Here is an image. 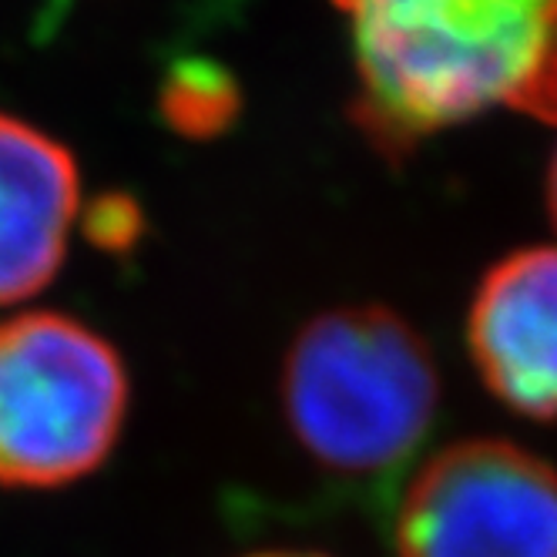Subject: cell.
Here are the masks:
<instances>
[{"label":"cell","instance_id":"obj_9","mask_svg":"<svg viewBox=\"0 0 557 557\" xmlns=\"http://www.w3.org/2000/svg\"><path fill=\"white\" fill-rule=\"evenodd\" d=\"M544 195H547V215L557 228V148L550 154V165H547V185H544Z\"/></svg>","mask_w":557,"mask_h":557},{"label":"cell","instance_id":"obj_7","mask_svg":"<svg viewBox=\"0 0 557 557\" xmlns=\"http://www.w3.org/2000/svg\"><path fill=\"white\" fill-rule=\"evenodd\" d=\"M243 108L238 82L206 58H185L178 61L162 82L158 91V111L185 138H212L228 132Z\"/></svg>","mask_w":557,"mask_h":557},{"label":"cell","instance_id":"obj_1","mask_svg":"<svg viewBox=\"0 0 557 557\" xmlns=\"http://www.w3.org/2000/svg\"><path fill=\"white\" fill-rule=\"evenodd\" d=\"M352 114L386 154L487 111L557 125V0H333Z\"/></svg>","mask_w":557,"mask_h":557},{"label":"cell","instance_id":"obj_6","mask_svg":"<svg viewBox=\"0 0 557 557\" xmlns=\"http://www.w3.org/2000/svg\"><path fill=\"white\" fill-rule=\"evenodd\" d=\"M77 215L74 154L0 111V306L37 296L58 275Z\"/></svg>","mask_w":557,"mask_h":557},{"label":"cell","instance_id":"obj_8","mask_svg":"<svg viewBox=\"0 0 557 557\" xmlns=\"http://www.w3.org/2000/svg\"><path fill=\"white\" fill-rule=\"evenodd\" d=\"M85 232L95 246L108 252H125L141 235V209L128 195H108L85 212Z\"/></svg>","mask_w":557,"mask_h":557},{"label":"cell","instance_id":"obj_2","mask_svg":"<svg viewBox=\"0 0 557 557\" xmlns=\"http://www.w3.org/2000/svg\"><path fill=\"white\" fill-rule=\"evenodd\" d=\"M278 407L323 476L380 491L426 444L441 410V370L404 315L376 302L336 306L293 336Z\"/></svg>","mask_w":557,"mask_h":557},{"label":"cell","instance_id":"obj_5","mask_svg":"<svg viewBox=\"0 0 557 557\" xmlns=\"http://www.w3.org/2000/svg\"><path fill=\"white\" fill-rule=\"evenodd\" d=\"M476 376L528 420H557V246L517 249L494 262L467 312Z\"/></svg>","mask_w":557,"mask_h":557},{"label":"cell","instance_id":"obj_3","mask_svg":"<svg viewBox=\"0 0 557 557\" xmlns=\"http://www.w3.org/2000/svg\"><path fill=\"white\" fill-rule=\"evenodd\" d=\"M132 404L122 352L64 312L0 320V487L58 491L117 447Z\"/></svg>","mask_w":557,"mask_h":557},{"label":"cell","instance_id":"obj_4","mask_svg":"<svg viewBox=\"0 0 557 557\" xmlns=\"http://www.w3.org/2000/svg\"><path fill=\"white\" fill-rule=\"evenodd\" d=\"M400 557H557V467L510 441L441 450L396 510Z\"/></svg>","mask_w":557,"mask_h":557},{"label":"cell","instance_id":"obj_10","mask_svg":"<svg viewBox=\"0 0 557 557\" xmlns=\"http://www.w3.org/2000/svg\"><path fill=\"white\" fill-rule=\"evenodd\" d=\"M252 557H326V554H320V550H262Z\"/></svg>","mask_w":557,"mask_h":557}]
</instances>
